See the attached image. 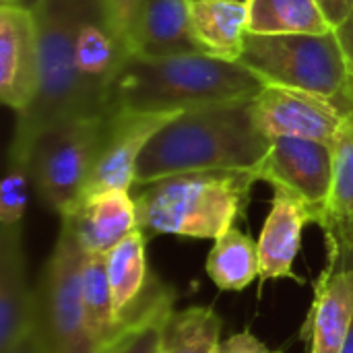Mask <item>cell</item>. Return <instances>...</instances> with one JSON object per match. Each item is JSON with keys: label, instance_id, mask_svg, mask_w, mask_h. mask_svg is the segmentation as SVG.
I'll list each match as a JSON object with an SVG mask.
<instances>
[{"label": "cell", "instance_id": "6da1fadb", "mask_svg": "<svg viewBox=\"0 0 353 353\" xmlns=\"http://www.w3.org/2000/svg\"><path fill=\"white\" fill-rule=\"evenodd\" d=\"M254 99V97H252ZM252 99L182 112L145 147L134 186L207 170H254L271 147L252 114Z\"/></svg>", "mask_w": 353, "mask_h": 353}, {"label": "cell", "instance_id": "7a4b0ae2", "mask_svg": "<svg viewBox=\"0 0 353 353\" xmlns=\"http://www.w3.org/2000/svg\"><path fill=\"white\" fill-rule=\"evenodd\" d=\"M265 83L240 62L196 54L145 56L130 54L118 68L108 95L105 114L190 112L215 103L252 99Z\"/></svg>", "mask_w": 353, "mask_h": 353}, {"label": "cell", "instance_id": "3957f363", "mask_svg": "<svg viewBox=\"0 0 353 353\" xmlns=\"http://www.w3.org/2000/svg\"><path fill=\"white\" fill-rule=\"evenodd\" d=\"M252 170H207L176 174L134 199L139 228L149 234L217 240L244 213L256 184Z\"/></svg>", "mask_w": 353, "mask_h": 353}, {"label": "cell", "instance_id": "277c9868", "mask_svg": "<svg viewBox=\"0 0 353 353\" xmlns=\"http://www.w3.org/2000/svg\"><path fill=\"white\" fill-rule=\"evenodd\" d=\"M91 0H39L37 17V93L31 105L17 116L12 139L33 147L50 126L89 114L74 66L79 23Z\"/></svg>", "mask_w": 353, "mask_h": 353}, {"label": "cell", "instance_id": "5b68a950", "mask_svg": "<svg viewBox=\"0 0 353 353\" xmlns=\"http://www.w3.org/2000/svg\"><path fill=\"white\" fill-rule=\"evenodd\" d=\"M265 85H283L335 97L350 68L335 31L248 33L238 60Z\"/></svg>", "mask_w": 353, "mask_h": 353}, {"label": "cell", "instance_id": "8992f818", "mask_svg": "<svg viewBox=\"0 0 353 353\" xmlns=\"http://www.w3.org/2000/svg\"><path fill=\"white\" fill-rule=\"evenodd\" d=\"M87 254L62 223L35 290L33 333L43 353H97L85 321L81 279Z\"/></svg>", "mask_w": 353, "mask_h": 353}, {"label": "cell", "instance_id": "52a82bcc", "mask_svg": "<svg viewBox=\"0 0 353 353\" xmlns=\"http://www.w3.org/2000/svg\"><path fill=\"white\" fill-rule=\"evenodd\" d=\"M108 114L79 116L43 130L31 153V180L46 207L64 215L83 194L105 132Z\"/></svg>", "mask_w": 353, "mask_h": 353}, {"label": "cell", "instance_id": "ba28073f", "mask_svg": "<svg viewBox=\"0 0 353 353\" xmlns=\"http://www.w3.org/2000/svg\"><path fill=\"white\" fill-rule=\"evenodd\" d=\"M178 112H108V124L91 174L83 186L81 201L110 190H130L139 159L149 141L170 124Z\"/></svg>", "mask_w": 353, "mask_h": 353}, {"label": "cell", "instance_id": "9c48e42d", "mask_svg": "<svg viewBox=\"0 0 353 353\" xmlns=\"http://www.w3.org/2000/svg\"><path fill=\"white\" fill-rule=\"evenodd\" d=\"M333 163V145L298 137H277L271 139L267 155L252 172L259 182L285 188L300 196L314 211L319 225L331 192Z\"/></svg>", "mask_w": 353, "mask_h": 353}, {"label": "cell", "instance_id": "30bf717a", "mask_svg": "<svg viewBox=\"0 0 353 353\" xmlns=\"http://www.w3.org/2000/svg\"><path fill=\"white\" fill-rule=\"evenodd\" d=\"M252 114L269 139L298 137L327 145H335L343 122L333 97L283 85H265L252 99Z\"/></svg>", "mask_w": 353, "mask_h": 353}, {"label": "cell", "instance_id": "8fae6325", "mask_svg": "<svg viewBox=\"0 0 353 353\" xmlns=\"http://www.w3.org/2000/svg\"><path fill=\"white\" fill-rule=\"evenodd\" d=\"M130 54L126 39L108 19L101 0H91L74 41V66L89 114H105L108 89Z\"/></svg>", "mask_w": 353, "mask_h": 353}, {"label": "cell", "instance_id": "7c38bea8", "mask_svg": "<svg viewBox=\"0 0 353 353\" xmlns=\"http://www.w3.org/2000/svg\"><path fill=\"white\" fill-rule=\"evenodd\" d=\"M37 17L23 4L0 6V99L17 116L37 93Z\"/></svg>", "mask_w": 353, "mask_h": 353}, {"label": "cell", "instance_id": "4fadbf2b", "mask_svg": "<svg viewBox=\"0 0 353 353\" xmlns=\"http://www.w3.org/2000/svg\"><path fill=\"white\" fill-rule=\"evenodd\" d=\"M310 223L316 225V215L300 196L285 188H273L271 211L256 240L261 263L259 279L263 283L271 279L302 281L294 273V261L300 252L302 232Z\"/></svg>", "mask_w": 353, "mask_h": 353}, {"label": "cell", "instance_id": "5bb4252c", "mask_svg": "<svg viewBox=\"0 0 353 353\" xmlns=\"http://www.w3.org/2000/svg\"><path fill=\"white\" fill-rule=\"evenodd\" d=\"M333 151V182L319 228L325 234L327 265L353 267V112L343 114Z\"/></svg>", "mask_w": 353, "mask_h": 353}, {"label": "cell", "instance_id": "9a60e30c", "mask_svg": "<svg viewBox=\"0 0 353 353\" xmlns=\"http://www.w3.org/2000/svg\"><path fill=\"white\" fill-rule=\"evenodd\" d=\"M60 217L89 256L108 254L139 228L137 201L128 190H110L87 196Z\"/></svg>", "mask_w": 353, "mask_h": 353}, {"label": "cell", "instance_id": "2e32d148", "mask_svg": "<svg viewBox=\"0 0 353 353\" xmlns=\"http://www.w3.org/2000/svg\"><path fill=\"white\" fill-rule=\"evenodd\" d=\"M353 325V267L327 265L314 283L302 339L310 353H343Z\"/></svg>", "mask_w": 353, "mask_h": 353}, {"label": "cell", "instance_id": "e0dca14e", "mask_svg": "<svg viewBox=\"0 0 353 353\" xmlns=\"http://www.w3.org/2000/svg\"><path fill=\"white\" fill-rule=\"evenodd\" d=\"M19 228H2L0 238V353L33 331L35 292L27 285Z\"/></svg>", "mask_w": 353, "mask_h": 353}, {"label": "cell", "instance_id": "ac0fdd59", "mask_svg": "<svg viewBox=\"0 0 353 353\" xmlns=\"http://www.w3.org/2000/svg\"><path fill=\"white\" fill-rule=\"evenodd\" d=\"M132 54H196L190 33V0H143L128 33Z\"/></svg>", "mask_w": 353, "mask_h": 353}, {"label": "cell", "instance_id": "d6986e66", "mask_svg": "<svg viewBox=\"0 0 353 353\" xmlns=\"http://www.w3.org/2000/svg\"><path fill=\"white\" fill-rule=\"evenodd\" d=\"M190 33L201 54L238 62L248 35V4L240 0H192Z\"/></svg>", "mask_w": 353, "mask_h": 353}, {"label": "cell", "instance_id": "ffe728a7", "mask_svg": "<svg viewBox=\"0 0 353 353\" xmlns=\"http://www.w3.org/2000/svg\"><path fill=\"white\" fill-rule=\"evenodd\" d=\"M172 310V290L163 285L147 288L141 302L128 312L120 329L99 345L97 353H157L161 325Z\"/></svg>", "mask_w": 353, "mask_h": 353}, {"label": "cell", "instance_id": "44dd1931", "mask_svg": "<svg viewBox=\"0 0 353 353\" xmlns=\"http://www.w3.org/2000/svg\"><path fill=\"white\" fill-rule=\"evenodd\" d=\"M145 232L137 228L105 254V269L112 288L114 310L120 321L141 302L147 292L149 271L145 256Z\"/></svg>", "mask_w": 353, "mask_h": 353}, {"label": "cell", "instance_id": "7402d4cb", "mask_svg": "<svg viewBox=\"0 0 353 353\" xmlns=\"http://www.w3.org/2000/svg\"><path fill=\"white\" fill-rule=\"evenodd\" d=\"M207 275L221 292H242L261 277L259 244L236 225L219 236L207 259Z\"/></svg>", "mask_w": 353, "mask_h": 353}, {"label": "cell", "instance_id": "603a6c76", "mask_svg": "<svg viewBox=\"0 0 353 353\" xmlns=\"http://www.w3.org/2000/svg\"><path fill=\"white\" fill-rule=\"evenodd\" d=\"M248 33H329L316 0H248Z\"/></svg>", "mask_w": 353, "mask_h": 353}, {"label": "cell", "instance_id": "cb8c5ba5", "mask_svg": "<svg viewBox=\"0 0 353 353\" xmlns=\"http://www.w3.org/2000/svg\"><path fill=\"white\" fill-rule=\"evenodd\" d=\"M219 335L221 319L213 308L172 310L161 325L157 353H215Z\"/></svg>", "mask_w": 353, "mask_h": 353}, {"label": "cell", "instance_id": "d4e9b609", "mask_svg": "<svg viewBox=\"0 0 353 353\" xmlns=\"http://www.w3.org/2000/svg\"><path fill=\"white\" fill-rule=\"evenodd\" d=\"M81 296H83L87 329L95 339V343L101 345L122 325V321L114 310L112 288L105 269V254H97V256L87 254L83 267V279H81Z\"/></svg>", "mask_w": 353, "mask_h": 353}, {"label": "cell", "instance_id": "484cf974", "mask_svg": "<svg viewBox=\"0 0 353 353\" xmlns=\"http://www.w3.org/2000/svg\"><path fill=\"white\" fill-rule=\"evenodd\" d=\"M33 147L12 139L6 155V172L0 186V223L2 228H19L27 209L31 180Z\"/></svg>", "mask_w": 353, "mask_h": 353}, {"label": "cell", "instance_id": "4316f807", "mask_svg": "<svg viewBox=\"0 0 353 353\" xmlns=\"http://www.w3.org/2000/svg\"><path fill=\"white\" fill-rule=\"evenodd\" d=\"M141 2L143 0H101L108 19L120 31V35L126 39V43H128V33H130V27H132V21L137 17Z\"/></svg>", "mask_w": 353, "mask_h": 353}, {"label": "cell", "instance_id": "83f0119b", "mask_svg": "<svg viewBox=\"0 0 353 353\" xmlns=\"http://www.w3.org/2000/svg\"><path fill=\"white\" fill-rule=\"evenodd\" d=\"M215 353H279L269 350L261 339H256L248 329L238 333V335H232L230 339L225 341H219Z\"/></svg>", "mask_w": 353, "mask_h": 353}, {"label": "cell", "instance_id": "f1b7e54d", "mask_svg": "<svg viewBox=\"0 0 353 353\" xmlns=\"http://www.w3.org/2000/svg\"><path fill=\"white\" fill-rule=\"evenodd\" d=\"M316 2L323 14L327 17V21L333 25V29H337L347 19L353 8V0H316Z\"/></svg>", "mask_w": 353, "mask_h": 353}, {"label": "cell", "instance_id": "f546056e", "mask_svg": "<svg viewBox=\"0 0 353 353\" xmlns=\"http://www.w3.org/2000/svg\"><path fill=\"white\" fill-rule=\"evenodd\" d=\"M335 33L341 43V50H343V56H345V62L350 68V77H353V8L347 14V19L335 29Z\"/></svg>", "mask_w": 353, "mask_h": 353}, {"label": "cell", "instance_id": "4dcf8cb0", "mask_svg": "<svg viewBox=\"0 0 353 353\" xmlns=\"http://www.w3.org/2000/svg\"><path fill=\"white\" fill-rule=\"evenodd\" d=\"M335 105L341 110V114H352L353 112V77L347 79V83L343 85V89L333 97Z\"/></svg>", "mask_w": 353, "mask_h": 353}, {"label": "cell", "instance_id": "1f68e13d", "mask_svg": "<svg viewBox=\"0 0 353 353\" xmlns=\"http://www.w3.org/2000/svg\"><path fill=\"white\" fill-rule=\"evenodd\" d=\"M4 353H43V350H41V345H39L35 333L31 331L25 339H21L14 347H10L8 352Z\"/></svg>", "mask_w": 353, "mask_h": 353}, {"label": "cell", "instance_id": "d6a6232c", "mask_svg": "<svg viewBox=\"0 0 353 353\" xmlns=\"http://www.w3.org/2000/svg\"><path fill=\"white\" fill-rule=\"evenodd\" d=\"M343 353H353V325L352 331H350V337H347V343H345V347H343Z\"/></svg>", "mask_w": 353, "mask_h": 353}, {"label": "cell", "instance_id": "836d02e7", "mask_svg": "<svg viewBox=\"0 0 353 353\" xmlns=\"http://www.w3.org/2000/svg\"><path fill=\"white\" fill-rule=\"evenodd\" d=\"M21 4H23V6H27V8H35V6L39 4V0H23Z\"/></svg>", "mask_w": 353, "mask_h": 353}, {"label": "cell", "instance_id": "e575fe53", "mask_svg": "<svg viewBox=\"0 0 353 353\" xmlns=\"http://www.w3.org/2000/svg\"><path fill=\"white\" fill-rule=\"evenodd\" d=\"M2 4H21L23 0H0Z\"/></svg>", "mask_w": 353, "mask_h": 353}, {"label": "cell", "instance_id": "d590c367", "mask_svg": "<svg viewBox=\"0 0 353 353\" xmlns=\"http://www.w3.org/2000/svg\"><path fill=\"white\" fill-rule=\"evenodd\" d=\"M240 2H248V0H240Z\"/></svg>", "mask_w": 353, "mask_h": 353}, {"label": "cell", "instance_id": "8d00e7d4", "mask_svg": "<svg viewBox=\"0 0 353 353\" xmlns=\"http://www.w3.org/2000/svg\"><path fill=\"white\" fill-rule=\"evenodd\" d=\"M190 2H192V0H190Z\"/></svg>", "mask_w": 353, "mask_h": 353}]
</instances>
